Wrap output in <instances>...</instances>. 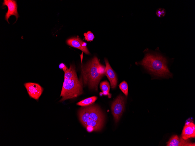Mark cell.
I'll list each match as a JSON object with an SVG mask.
<instances>
[{
    "instance_id": "30bf717a",
    "label": "cell",
    "mask_w": 195,
    "mask_h": 146,
    "mask_svg": "<svg viewBox=\"0 0 195 146\" xmlns=\"http://www.w3.org/2000/svg\"><path fill=\"white\" fill-rule=\"evenodd\" d=\"M188 140H185L182 137L179 138L177 135L172 136L167 143V146H195V143H192Z\"/></svg>"
},
{
    "instance_id": "3957f363",
    "label": "cell",
    "mask_w": 195,
    "mask_h": 146,
    "mask_svg": "<svg viewBox=\"0 0 195 146\" xmlns=\"http://www.w3.org/2000/svg\"><path fill=\"white\" fill-rule=\"evenodd\" d=\"M83 84L78 78L68 79L64 78L60 96V102L76 98L83 93Z\"/></svg>"
},
{
    "instance_id": "4fadbf2b",
    "label": "cell",
    "mask_w": 195,
    "mask_h": 146,
    "mask_svg": "<svg viewBox=\"0 0 195 146\" xmlns=\"http://www.w3.org/2000/svg\"><path fill=\"white\" fill-rule=\"evenodd\" d=\"M97 99L96 96H93L83 99L76 103V105L82 106H86L93 104Z\"/></svg>"
},
{
    "instance_id": "7a4b0ae2",
    "label": "cell",
    "mask_w": 195,
    "mask_h": 146,
    "mask_svg": "<svg viewBox=\"0 0 195 146\" xmlns=\"http://www.w3.org/2000/svg\"><path fill=\"white\" fill-rule=\"evenodd\" d=\"M138 64L156 77L167 78L173 75L168 67L167 59L158 53L146 54L144 59Z\"/></svg>"
},
{
    "instance_id": "ba28073f",
    "label": "cell",
    "mask_w": 195,
    "mask_h": 146,
    "mask_svg": "<svg viewBox=\"0 0 195 146\" xmlns=\"http://www.w3.org/2000/svg\"><path fill=\"white\" fill-rule=\"evenodd\" d=\"M66 43L68 45L79 49L86 54H90L86 43L78 37H74L69 38L67 40Z\"/></svg>"
},
{
    "instance_id": "d6986e66",
    "label": "cell",
    "mask_w": 195,
    "mask_h": 146,
    "mask_svg": "<svg viewBox=\"0 0 195 146\" xmlns=\"http://www.w3.org/2000/svg\"><path fill=\"white\" fill-rule=\"evenodd\" d=\"M161 12L162 15V16H165L166 14V11L164 9H163L161 10Z\"/></svg>"
},
{
    "instance_id": "5bb4252c",
    "label": "cell",
    "mask_w": 195,
    "mask_h": 146,
    "mask_svg": "<svg viewBox=\"0 0 195 146\" xmlns=\"http://www.w3.org/2000/svg\"><path fill=\"white\" fill-rule=\"evenodd\" d=\"M100 88L102 92V94L104 95L110 96L109 90L110 86L109 82L106 81L101 82L100 84Z\"/></svg>"
},
{
    "instance_id": "8fae6325",
    "label": "cell",
    "mask_w": 195,
    "mask_h": 146,
    "mask_svg": "<svg viewBox=\"0 0 195 146\" xmlns=\"http://www.w3.org/2000/svg\"><path fill=\"white\" fill-rule=\"evenodd\" d=\"M182 138L187 140L195 137V125L193 122L186 124L184 126L182 133Z\"/></svg>"
},
{
    "instance_id": "5b68a950",
    "label": "cell",
    "mask_w": 195,
    "mask_h": 146,
    "mask_svg": "<svg viewBox=\"0 0 195 146\" xmlns=\"http://www.w3.org/2000/svg\"><path fill=\"white\" fill-rule=\"evenodd\" d=\"M24 85L29 96L38 101L43 92V88L39 84L34 82H26Z\"/></svg>"
},
{
    "instance_id": "e0dca14e",
    "label": "cell",
    "mask_w": 195,
    "mask_h": 146,
    "mask_svg": "<svg viewBox=\"0 0 195 146\" xmlns=\"http://www.w3.org/2000/svg\"><path fill=\"white\" fill-rule=\"evenodd\" d=\"M59 67L60 69H62L63 71L65 72L68 68L63 63H61L59 65Z\"/></svg>"
},
{
    "instance_id": "52a82bcc",
    "label": "cell",
    "mask_w": 195,
    "mask_h": 146,
    "mask_svg": "<svg viewBox=\"0 0 195 146\" xmlns=\"http://www.w3.org/2000/svg\"><path fill=\"white\" fill-rule=\"evenodd\" d=\"M89 118L91 120L104 124L105 116L100 107L94 104L88 105Z\"/></svg>"
},
{
    "instance_id": "7c38bea8",
    "label": "cell",
    "mask_w": 195,
    "mask_h": 146,
    "mask_svg": "<svg viewBox=\"0 0 195 146\" xmlns=\"http://www.w3.org/2000/svg\"><path fill=\"white\" fill-rule=\"evenodd\" d=\"M64 78L68 79L78 78L74 65L70 64L69 68L64 72Z\"/></svg>"
},
{
    "instance_id": "6da1fadb",
    "label": "cell",
    "mask_w": 195,
    "mask_h": 146,
    "mask_svg": "<svg viewBox=\"0 0 195 146\" xmlns=\"http://www.w3.org/2000/svg\"><path fill=\"white\" fill-rule=\"evenodd\" d=\"M105 68L94 57L82 66L80 80L84 85H88L90 89L97 91L98 84L105 75Z\"/></svg>"
},
{
    "instance_id": "ac0fdd59",
    "label": "cell",
    "mask_w": 195,
    "mask_h": 146,
    "mask_svg": "<svg viewBox=\"0 0 195 146\" xmlns=\"http://www.w3.org/2000/svg\"><path fill=\"white\" fill-rule=\"evenodd\" d=\"M161 9L159 8V9L156 12V14L157 16L159 17H161L162 16L161 12Z\"/></svg>"
},
{
    "instance_id": "277c9868",
    "label": "cell",
    "mask_w": 195,
    "mask_h": 146,
    "mask_svg": "<svg viewBox=\"0 0 195 146\" xmlns=\"http://www.w3.org/2000/svg\"><path fill=\"white\" fill-rule=\"evenodd\" d=\"M125 99L121 95H119L112 102L111 110L114 120L118 122L122 115L125 108Z\"/></svg>"
},
{
    "instance_id": "9c48e42d",
    "label": "cell",
    "mask_w": 195,
    "mask_h": 146,
    "mask_svg": "<svg viewBox=\"0 0 195 146\" xmlns=\"http://www.w3.org/2000/svg\"><path fill=\"white\" fill-rule=\"evenodd\" d=\"M105 75L109 80L111 87L114 88L116 86L117 83L116 75L111 67L108 60L105 59Z\"/></svg>"
},
{
    "instance_id": "2e32d148",
    "label": "cell",
    "mask_w": 195,
    "mask_h": 146,
    "mask_svg": "<svg viewBox=\"0 0 195 146\" xmlns=\"http://www.w3.org/2000/svg\"><path fill=\"white\" fill-rule=\"evenodd\" d=\"M83 35L85 36V40L88 41H92L95 38L94 34L90 31H88L86 33H84Z\"/></svg>"
},
{
    "instance_id": "9a60e30c",
    "label": "cell",
    "mask_w": 195,
    "mask_h": 146,
    "mask_svg": "<svg viewBox=\"0 0 195 146\" xmlns=\"http://www.w3.org/2000/svg\"><path fill=\"white\" fill-rule=\"evenodd\" d=\"M120 89L126 96L128 94V85L126 82L123 81L121 82L119 85Z\"/></svg>"
},
{
    "instance_id": "8992f818",
    "label": "cell",
    "mask_w": 195,
    "mask_h": 146,
    "mask_svg": "<svg viewBox=\"0 0 195 146\" xmlns=\"http://www.w3.org/2000/svg\"><path fill=\"white\" fill-rule=\"evenodd\" d=\"M3 6H7L8 10L6 13L5 19L8 23L9 24L8 20L11 16H15L16 18L15 23L19 17L17 8L18 6L16 1L15 0H4L2 3Z\"/></svg>"
}]
</instances>
